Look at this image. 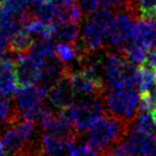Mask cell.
Wrapping results in <instances>:
<instances>
[{
  "label": "cell",
  "instance_id": "obj_5",
  "mask_svg": "<svg viewBox=\"0 0 156 156\" xmlns=\"http://www.w3.org/2000/svg\"><path fill=\"white\" fill-rule=\"evenodd\" d=\"M136 24L137 20L130 11L115 13L106 29L107 44L115 49L124 50L134 37Z\"/></svg>",
  "mask_w": 156,
  "mask_h": 156
},
{
  "label": "cell",
  "instance_id": "obj_7",
  "mask_svg": "<svg viewBox=\"0 0 156 156\" xmlns=\"http://www.w3.org/2000/svg\"><path fill=\"white\" fill-rule=\"evenodd\" d=\"M66 76L76 98H93L102 93L103 81L101 79L92 77L80 69L66 72Z\"/></svg>",
  "mask_w": 156,
  "mask_h": 156
},
{
  "label": "cell",
  "instance_id": "obj_25",
  "mask_svg": "<svg viewBox=\"0 0 156 156\" xmlns=\"http://www.w3.org/2000/svg\"><path fill=\"white\" fill-rule=\"evenodd\" d=\"M16 121L15 105L12 104L8 96L0 95V124H12Z\"/></svg>",
  "mask_w": 156,
  "mask_h": 156
},
{
  "label": "cell",
  "instance_id": "obj_20",
  "mask_svg": "<svg viewBox=\"0 0 156 156\" xmlns=\"http://www.w3.org/2000/svg\"><path fill=\"white\" fill-rule=\"evenodd\" d=\"M24 29L34 42L51 39V24L42 22L35 17H29L24 23Z\"/></svg>",
  "mask_w": 156,
  "mask_h": 156
},
{
  "label": "cell",
  "instance_id": "obj_35",
  "mask_svg": "<svg viewBox=\"0 0 156 156\" xmlns=\"http://www.w3.org/2000/svg\"><path fill=\"white\" fill-rule=\"evenodd\" d=\"M5 147H3V145L1 144V142H0V154H2V153H5Z\"/></svg>",
  "mask_w": 156,
  "mask_h": 156
},
{
  "label": "cell",
  "instance_id": "obj_22",
  "mask_svg": "<svg viewBox=\"0 0 156 156\" xmlns=\"http://www.w3.org/2000/svg\"><path fill=\"white\" fill-rule=\"evenodd\" d=\"M124 58L128 63L135 66H141L145 63L149 49L134 42H130L123 50Z\"/></svg>",
  "mask_w": 156,
  "mask_h": 156
},
{
  "label": "cell",
  "instance_id": "obj_19",
  "mask_svg": "<svg viewBox=\"0 0 156 156\" xmlns=\"http://www.w3.org/2000/svg\"><path fill=\"white\" fill-rule=\"evenodd\" d=\"M32 58H34L37 62L44 63L56 58V44L51 39L42 40V41L34 42L33 46L28 51Z\"/></svg>",
  "mask_w": 156,
  "mask_h": 156
},
{
  "label": "cell",
  "instance_id": "obj_37",
  "mask_svg": "<svg viewBox=\"0 0 156 156\" xmlns=\"http://www.w3.org/2000/svg\"><path fill=\"white\" fill-rule=\"evenodd\" d=\"M0 156H10V155H9V154H7V153H5H5L0 154ZM11 156H14V155H11Z\"/></svg>",
  "mask_w": 156,
  "mask_h": 156
},
{
  "label": "cell",
  "instance_id": "obj_33",
  "mask_svg": "<svg viewBox=\"0 0 156 156\" xmlns=\"http://www.w3.org/2000/svg\"><path fill=\"white\" fill-rule=\"evenodd\" d=\"M51 0H30L31 5L32 7H35V5H44L46 2H49Z\"/></svg>",
  "mask_w": 156,
  "mask_h": 156
},
{
  "label": "cell",
  "instance_id": "obj_26",
  "mask_svg": "<svg viewBox=\"0 0 156 156\" xmlns=\"http://www.w3.org/2000/svg\"><path fill=\"white\" fill-rule=\"evenodd\" d=\"M5 5L18 17L23 20L29 18L28 12L30 10V7H32L30 0H7Z\"/></svg>",
  "mask_w": 156,
  "mask_h": 156
},
{
  "label": "cell",
  "instance_id": "obj_10",
  "mask_svg": "<svg viewBox=\"0 0 156 156\" xmlns=\"http://www.w3.org/2000/svg\"><path fill=\"white\" fill-rule=\"evenodd\" d=\"M20 87L15 73V60L10 55L0 57V95L14 96Z\"/></svg>",
  "mask_w": 156,
  "mask_h": 156
},
{
  "label": "cell",
  "instance_id": "obj_12",
  "mask_svg": "<svg viewBox=\"0 0 156 156\" xmlns=\"http://www.w3.org/2000/svg\"><path fill=\"white\" fill-rule=\"evenodd\" d=\"M126 142L133 151L139 156H156L155 135L144 134L128 128L126 134Z\"/></svg>",
  "mask_w": 156,
  "mask_h": 156
},
{
  "label": "cell",
  "instance_id": "obj_36",
  "mask_svg": "<svg viewBox=\"0 0 156 156\" xmlns=\"http://www.w3.org/2000/svg\"><path fill=\"white\" fill-rule=\"evenodd\" d=\"M152 115H153V120H154V124H155V128H156V111H154V112L152 113Z\"/></svg>",
  "mask_w": 156,
  "mask_h": 156
},
{
  "label": "cell",
  "instance_id": "obj_27",
  "mask_svg": "<svg viewBox=\"0 0 156 156\" xmlns=\"http://www.w3.org/2000/svg\"><path fill=\"white\" fill-rule=\"evenodd\" d=\"M100 156H137V154L133 151V149L126 142V140H123L111 147L110 149L101 153Z\"/></svg>",
  "mask_w": 156,
  "mask_h": 156
},
{
  "label": "cell",
  "instance_id": "obj_31",
  "mask_svg": "<svg viewBox=\"0 0 156 156\" xmlns=\"http://www.w3.org/2000/svg\"><path fill=\"white\" fill-rule=\"evenodd\" d=\"M144 65L147 67H150V69H153L156 71V48L155 47L149 50Z\"/></svg>",
  "mask_w": 156,
  "mask_h": 156
},
{
  "label": "cell",
  "instance_id": "obj_16",
  "mask_svg": "<svg viewBox=\"0 0 156 156\" xmlns=\"http://www.w3.org/2000/svg\"><path fill=\"white\" fill-rule=\"evenodd\" d=\"M10 127L0 135V142L5 147V151L12 155L22 153L31 142H27L26 139L20 134V129L15 124H10Z\"/></svg>",
  "mask_w": 156,
  "mask_h": 156
},
{
  "label": "cell",
  "instance_id": "obj_29",
  "mask_svg": "<svg viewBox=\"0 0 156 156\" xmlns=\"http://www.w3.org/2000/svg\"><path fill=\"white\" fill-rule=\"evenodd\" d=\"M83 14H93L101 8V0H74Z\"/></svg>",
  "mask_w": 156,
  "mask_h": 156
},
{
  "label": "cell",
  "instance_id": "obj_34",
  "mask_svg": "<svg viewBox=\"0 0 156 156\" xmlns=\"http://www.w3.org/2000/svg\"><path fill=\"white\" fill-rule=\"evenodd\" d=\"M55 1H57V2H72L74 0H55Z\"/></svg>",
  "mask_w": 156,
  "mask_h": 156
},
{
  "label": "cell",
  "instance_id": "obj_24",
  "mask_svg": "<svg viewBox=\"0 0 156 156\" xmlns=\"http://www.w3.org/2000/svg\"><path fill=\"white\" fill-rule=\"evenodd\" d=\"M33 44H34V41L26 32L24 27L10 40V48H11L12 51L16 52V54L28 52L30 48L33 46Z\"/></svg>",
  "mask_w": 156,
  "mask_h": 156
},
{
  "label": "cell",
  "instance_id": "obj_32",
  "mask_svg": "<svg viewBox=\"0 0 156 156\" xmlns=\"http://www.w3.org/2000/svg\"><path fill=\"white\" fill-rule=\"evenodd\" d=\"M9 47H10V41L5 35L0 33V57L5 56L7 54V50Z\"/></svg>",
  "mask_w": 156,
  "mask_h": 156
},
{
  "label": "cell",
  "instance_id": "obj_14",
  "mask_svg": "<svg viewBox=\"0 0 156 156\" xmlns=\"http://www.w3.org/2000/svg\"><path fill=\"white\" fill-rule=\"evenodd\" d=\"M77 137L71 139H62L45 133L41 138L43 154L46 156H72Z\"/></svg>",
  "mask_w": 156,
  "mask_h": 156
},
{
  "label": "cell",
  "instance_id": "obj_17",
  "mask_svg": "<svg viewBox=\"0 0 156 156\" xmlns=\"http://www.w3.org/2000/svg\"><path fill=\"white\" fill-rule=\"evenodd\" d=\"M85 50L79 49V46L71 43L56 44V58L65 67H69L73 63L79 62L83 59L81 54Z\"/></svg>",
  "mask_w": 156,
  "mask_h": 156
},
{
  "label": "cell",
  "instance_id": "obj_6",
  "mask_svg": "<svg viewBox=\"0 0 156 156\" xmlns=\"http://www.w3.org/2000/svg\"><path fill=\"white\" fill-rule=\"evenodd\" d=\"M48 95V89L41 85L20 86L14 94L16 115L28 112L43 105Z\"/></svg>",
  "mask_w": 156,
  "mask_h": 156
},
{
  "label": "cell",
  "instance_id": "obj_13",
  "mask_svg": "<svg viewBox=\"0 0 156 156\" xmlns=\"http://www.w3.org/2000/svg\"><path fill=\"white\" fill-rule=\"evenodd\" d=\"M132 42L142 45L147 49H152L156 46V17L141 16L137 20L134 37Z\"/></svg>",
  "mask_w": 156,
  "mask_h": 156
},
{
  "label": "cell",
  "instance_id": "obj_38",
  "mask_svg": "<svg viewBox=\"0 0 156 156\" xmlns=\"http://www.w3.org/2000/svg\"><path fill=\"white\" fill-rule=\"evenodd\" d=\"M5 1H7V0H0V5H2L3 3L5 2Z\"/></svg>",
  "mask_w": 156,
  "mask_h": 156
},
{
  "label": "cell",
  "instance_id": "obj_30",
  "mask_svg": "<svg viewBox=\"0 0 156 156\" xmlns=\"http://www.w3.org/2000/svg\"><path fill=\"white\" fill-rule=\"evenodd\" d=\"M126 0H101V7L107 8V9H118L121 8Z\"/></svg>",
  "mask_w": 156,
  "mask_h": 156
},
{
  "label": "cell",
  "instance_id": "obj_1",
  "mask_svg": "<svg viewBox=\"0 0 156 156\" xmlns=\"http://www.w3.org/2000/svg\"><path fill=\"white\" fill-rule=\"evenodd\" d=\"M129 124L109 115H103L87 132L86 142L100 155L117 143L123 141Z\"/></svg>",
  "mask_w": 156,
  "mask_h": 156
},
{
  "label": "cell",
  "instance_id": "obj_28",
  "mask_svg": "<svg viewBox=\"0 0 156 156\" xmlns=\"http://www.w3.org/2000/svg\"><path fill=\"white\" fill-rule=\"evenodd\" d=\"M137 8L141 16L156 17V0H137Z\"/></svg>",
  "mask_w": 156,
  "mask_h": 156
},
{
  "label": "cell",
  "instance_id": "obj_3",
  "mask_svg": "<svg viewBox=\"0 0 156 156\" xmlns=\"http://www.w3.org/2000/svg\"><path fill=\"white\" fill-rule=\"evenodd\" d=\"M63 111L78 135L85 134L104 115V101L100 96L79 98Z\"/></svg>",
  "mask_w": 156,
  "mask_h": 156
},
{
  "label": "cell",
  "instance_id": "obj_11",
  "mask_svg": "<svg viewBox=\"0 0 156 156\" xmlns=\"http://www.w3.org/2000/svg\"><path fill=\"white\" fill-rule=\"evenodd\" d=\"M47 98L50 105L60 111L64 110L75 102L76 95L69 85L66 75L59 83H57L50 88L48 91Z\"/></svg>",
  "mask_w": 156,
  "mask_h": 156
},
{
  "label": "cell",
  "instance_id": "obj_4",
  "mask_svg": "<svg viewBox=\"0 0 156 156\" xmlns=\"http://www.w3.org/2000/svg\"><path fill=\"white\" fill-rule=\"evenodd\" d=\"M103 83L107 89L134 87L138 66L128 63L118 52H109L101 61Z\"/></svg>",
  "mask_w": 156,
  "mask_h": 156
},
{
  "label": "cell",
  "instance_id": "obj_9",
  "mask_svg": "<svg viewBox=\"0 0 156 156\" xmlns=\"http://www.w3.org/2000/svg\"><path fill=\"white\" fill-rule=\"evenodd\" d=\"M106 27L92 17L85 20L80 26L81 46L86 51H98L106 42Z\"/></svg>",
  "mask_w": 156,
  "mask_h": 156
},
{
  "label": "cell",
  "instance_id": "obj_2",
  "mask_svg": "<svg viewBox=\"0 0 156 156\" xmlns=\"http://www.w3.org/2000/svg\"><path fill=\"white\" fill-rule=\"evenodd\" d=\"M140 93L134 87L107 89L104 106L107 115L129 124L140 109Z\"/></svg>",
  "mask_w": 156,
  "mask_h": 156
},
{
  "label": "cell",
  "instance_id": "obj_21",
  "mask_svg": "<svg viewBox=\"0 0 156 156\" xmlns=\"http://www.w3.org/2000/svg\"><path fill=\"white\" fill-rule=\"evenodd\" d=\"M128 128L137 130V132L144 133V134L155 135L156 128L152 112L139 111L138 115L135 117V119L129 123Z\"/></svg>",
  "mask_w": 156,
  "mask_h": 156
},
{
  "label": "cell",
  "instance_id": "obj_8",
  "mask_svg": "<svg viewBox=\"0 0 156 156\" xmlns=\"http://www.w3.org/2000/svg\"><path fill=\"white\" fill-rule=\"evenodd\" d=\"M15 60V73L20 86L39 85L43 64L37 62L28 52L17 54Z\"/></svg>",
  "mask_w": 156,
  "mask_h": 156
},
{
  "label": "cell",
  "instance_id": "obj_15",
  "mask_svg": "<svg viewBox=\"0 0 156 156\" xmlns=\"http://www.w3.org/2000/svg\"><path fill=\"white\" fill-rule=\"evenodd\" d=\"M80 37V26L75 22H56L51 24V39L59 43L76 44Z\"/></svg>",
  "mask_w": 156,
  "mask_h": 156
},
{
  "label": "cell",
  "instance_id": "obj_23",
  "mask_svg": "<svg viewBox=\"0 0 156 156\" xmlns=\"http://www.w3.org/2000/svg\"><path fill=\"white\" fill-rule=\"evenodd\" d=\"M32 12L35 18L47 24H52L58 20V5L55 0H51L44 5H35L33 7Z\"/></svg>",
  "mask_w": 156,
  "mask_h": 156
},
{
  "label": "cell",
  "instance_id": "obj_18",
  "mask_svg": "<svg viewBox=\"0 0 156 156\" xmlns=\"http://www.w3.org/2000/svg\"><path fill=\"white\" fill-rule=\"evenodd\" d=\"M135 88L142 94L149 93L156 89V71L147 66H138L135 78Z\"/></svg>",
  "mask_w": 156,
  "mask_h": 156
}]
</instances>
